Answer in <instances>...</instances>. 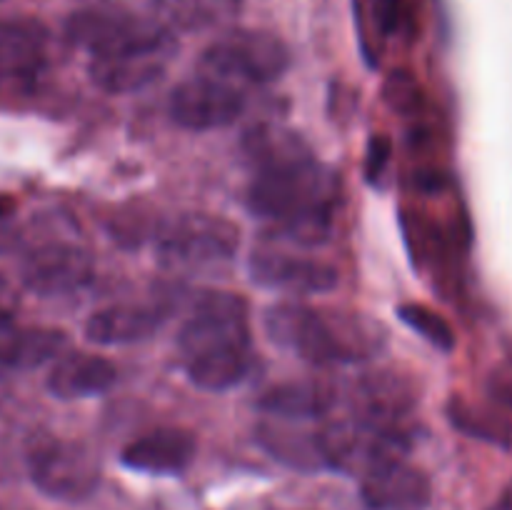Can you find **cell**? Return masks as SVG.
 I'll return each mask as SVG.
<instances>
[{
	"label": "cell",
	"mask_w": 512,
	"mask_h": 510,
	"mask_svg": "<svg viewBox=\"0 0 512 510\" xmlns=\"http://www.w3.org/2000/svg\"><path fill=\"white\" fill-rule=\"evenodd\" d=\"M240 245L238 225L220 215L188 213L165 225L158 235V263L165 270L223 268L235 258Z\"/></svg>",
	"instance_id": "6"
},
{
	"label": "cell",
	"mask_w": 512,
	"mask_h": 510,
	"mask_svg": "<svg viewBox=\"0 0 512 510\" xmlns=\"http://www.w3.org/2000/svg\"><path fill=\"white\" fill-rule=\"evenodd\" d=\"M50 33L35 18L0 20V88H28L48 65Z\"/></svg>",
	"instance_id": "12"
},
{
	"label": "cell",
	"mask_w": 512,
	"mask_h": 510,
	"mask_svg": "<svg viewBox=\"0 0 512 510\" xmlns=\"http://www.w3.org/2000/svg\"><path fill=\"white\" fill-rule=\"evenodd\" d=\"M398 318L408 325L410 330L420 335L423 340H428L433 348L450 353L455 348V333L450 328L448 320L440 313H435L433 308L420 303H403L398 305Z\"/></svg>",
	"instance_id": "23"
},
{
	"label": "cell",
	"mask_w": 512,
	"mask_h": 510,
	"mask_svg": "<svg viewBox=\"0 0 512 510\" xmlns=\"http://www.w3.org/2000/svg\"><path fill=\"white\" fill-rule=\"evenodd\" d=\"M340 180L315 153L253 170L245 205L285 243L313 248L333 233Z\"/></svg>",
	"instance_id": "1"
},
{
	"label": "cell",
	"mask_w": 512,
	"mask_h": 510,
	"mask_svg": "<svg viewBox=\"0 0 512 510\" xmlns=\"http://www.w3.org/2000/svg\"><path fill=\"white\" fill-rule=\"evenodd\" d=\"M250 278L260 288L283 290V293H328L338 285V270L323 260L293 255L275 245L253 250L250 255Z\"/></svg>",
	"instance_id": "11"
},
{
	"label": "cell",
	"mask_w": 512,
	"mask_h": 510,
	"mask_svg": "<svg viewBox=\"0 0 512 510\" xmlns=\"http://www.w3.org/2000/svg\"><path fill=\"white\" fill-rule=\"evenodd\" d=\"M290 68V50L270 30L235 28L215 38L200 53V73L218 75L235 85H268Z\"/></svg>",
	"instance_id": "4"
},
{
	"label": "cell",
	"mask_w": 512,
	"mask_h": 510,
	"mask_svg": "<svg viewBox=\"0 0 512 510\" xmlns=\"http://www.w3.org/2000/svg\"><path fill=\"white\" fill-rule=\"evenodd\" d=\"M173 53L175 45H170V48H143L128 50V53L100 55V58H90L88 75L95 88L105 90V93H138V90L148 88L155 80L163 78Z\"/></svg>",
	"instance_id": "13"
},
{
	"label": "cell",
	"mask_w": 512,
	"mask_h": 510,
	"mask_svg": "<svg viewBox=\"0 0 512 510\" xmlns=\"http://www.w3.org/2000/svg\"><path fill=\"white\" fill-rule=\"evenodd\" d=\"M195 435L183 428H155L130 440L120 453V463L150 475H178L193 463Z\"/></svg>",
	"instance_id": "15"
},
{
	"label": "cell",
	"mask_w": 512,
	"mask_h": 510,
	"mask_svg": "<svg viewBox=\"0 0 512 510\" xmlns=\"http://www.w3.org/2000/svg\"><path fill=\"white\" fill-rule=\"evenodd\" d=\"M118 380V370L108 358L73 353L60 358L48 373V390L60 400L95 398L108 393Z\"/></svg>",
	"instance_id": "17"
},
{
	"label": "cell",
	"mask_w": 512,
	"mask_h": 510,
	"mask_svg": "<svg viewBox=\"0 0 512 510\" xmlns=\"http://www.w3.org/2000/svg\"><path fill=\"white\" fill-rule=\"evenodd\" d=\"M448 415L455 428L463 430L470 438L488 440V443L500 445V448H510L512 445V425L505 418H500L498 413H490V410L478 408V405L453 398L448 405Z\"/></svg>",
	"instance_id": "22"
},
{
	"label": "cell",
	"mask_w": 512,
	"mask_h": 510,
	"mask_svg": "<svg viewBox=\"0 0 512 510\" xmlns=\"http://www.w3.org/2000/svg\"><path fill=\"white\" fill-rule=\"evenodd\" d=\"M63 35L73 48L88 50L90 58L175 45V35L158 18H143L118 8L75 10L65 20Z\"/></svg>",
	"instance_id": "5"
},
{
	"label": "cell",
	"mask_w": 512,
	"mask_h": 510,
	"mask_svg": "<svg viewBox=\"0 0 512 510\" xmlns=\"http://www.w3.org/2000/svg\"><path fill=\"white\" fill-rule=\"evenodd\" d=\"M168 110L180 128L205 133L235 123L245 110V93L230 80L198 70L175 85Z\"/></svg>",
	"instance_id": "8"
},
{
	"label": "cell",
	"mask_w": 512,
	"mask_h": 510,
	"mask_svg": "<svg viewBox=\"0 0 512 510\" xmlns=\"http://www.w3.org/2000/svg\"><path fill=\"white\" fill-rule=\"evenodd\" d=\"M380 38L400 35L413 25V0H370Z\"/></svg>",
	"instance_id": "25"
},
{
	"label": "cell",
	"mask_w": 512,
	"mask_h": 510,
	"mask_svg": "<svg viewBox=\"0 0 512 510\" xmlns=\"http://www.w3.org/2000/svg\"><path fill=\"white\" fill-rule=\"evenodd\" d=\"M310 153L313 150L305 143L303 135L295 133L293 128H285V125L260 123L250 128L243 138V155L253 170L265 168V165L285 163V160L293 158H303V155Z\"/></svg>",
	"instance_id": "20"
},
{
	"label": "cell",
	"mask_w": 512,
	"mask_h": 510,
	"mask_svg": "<svg viewBox=\"0 0 512 510\" xmlns=\"http://www.w3.org/2000/svg\"><path fill=\"white\" fill-rule=\"evenodd\" d=\"M360 498L368 510H428L433 485L405 458H385L360 473Z\"/></svg>",
	"instance_id": "10"
},
{
	"label": "cell",
	"mask_w": 512,
	"mask_h": 510,
	"mask_svg": "<svg viewBox=\"0 0 512 510\" xmlns=\"http://www.w3.org/2000/svg\"><path fill=\"white\" fill-rule=\"evenodd\" d=\"M390 153H393V143L385 135H373L365 150V178L370 183H378L383 178L385 168L390 163Z\"/></svg>",
	"instance_id": "27"
},
{
	"label": "cell",
	"mask_w": 512,
	"mask_h": 510,
	"mask_svg": "<svg viewBox=\"0 0 512 510\" xmlns=\"http://www.w3.org/2000/svg\"><path fill=\"white\" fill-rule=\"evenodd\" d=\"M15 208V203L10 198H5V195H0V220L5 218V215L10 213V210Z\"/></svg>",
	"instance_id": "29"
},
{
	"label": "cell",
	"mask_w": 512,
	"mask_h": 510,
	"mask_svg": "<svg viewBox=\"0 0 512 510\" xmlns=\"http://www.w3.org/2000/svg\"><path fill=\"white\" fill-rule=\"evenodd\" d=\"M243 8V0H153L155 18L170 33L218 28L230 23Z\"/></svg>",
	"instance_id": "19"
},
{
	"label": "cell",
	"mask_w": 512,
	"mask_h": 510,
	"mask_svg": "<svg viewBox=\"0 0 512 510\" xmlns=\"http://www.w3.org/2000/svg\"><path fill=\"white\" fill-rule=\"evenodd\" d=\"M303 423L305 420H283L265 415L255 428V440L278 463L303 470V473H315V470L325 468L320 430H308Z\"/></svg>",
	"instance_id": "16"
},
{
	"label": "cell",
	"mask_w": 512,
	"mask_h": 510,
	"mask_svg": "<svg viewBox=\"0 0 512 510\" xmlns=\"http://www.w3.org/2000/svg\"><path fill=\"white\" fill-rule=\"evenodd\" d=\"M25 465L35 488L60 503H83L103 478L98 455L80 440H35L25 455Z\"/></svg>",
	"instance_id": "7"
},
{
	"label": "cell",
	"mask_w": 512,
	"mask_h": 510,
	"mask_svg": "<svg viewBox=\"0 0 512 510\" xmlns=\"http://www.w3.org/2000/svg\"><path fill=\"white\" fill-rule=\"evenodd\" d=\"M93 258L88 250L68 240H53L30 250L20 263V280L43 298L70 295L93 278Z\"/></svg>",
	"instance_id": "9"
},
{
	"label": "cell",
	"mask_w": 512,
	"mask_h": 510,
	"mask_svg": "<svg viewBox=\"0 0 512 510\" xmlns=\"http://www.w3.org/2000/svg\"><path fill=\"white\" fill-rule=\"evenodd\" d=\"M170 310L160 303H115L95 310L85 323V338L95 345L143 343L163 328Z\"/></svg>",
	"instance_id": "14"
},
{
	"label": "cell",
	"mask_w": 512,
	"mask_h": 510,
	"mask_svg": "<svg viewBox=\"0 0 512 510\" xmlns=\"http://www.w3.org/2000/svg\"><path fill=\"white\" fill-rule=\"evenodd\" d=\"M383 100L388 103V108L393 110V113L405 115V118L420 115V110H423L425 105L423 90H420L415 75H410L408 70H393V73L385 78Z\"/></svg>",
	"instance_id": "24"
},
{
	"label": "cell",
	"mask_w": 512,
	"mask_h": 510,
	"mask_svg": "<svg viewBox=\"0 0 512 510\" xmlns=\"http://www.w3.org/2000/svg\"><path fill=\"white\" fill-rule=\"evenodd\" d=\"M178 350L195 388L223 393L243 383L255 365L248 303L223 290L200 295L180 328Z\"/></svg>",
	"instance_id": "2"
},
{
	"label": "cell",
	"mask_w": 512,
	"mask_h": 510,
	"mask_svg": "<svg viewBox=\"0 0 512 510\" xmlns=\"http://www.w3.org/2000/svg\"><path fill=\"white\" fill-rule=\"evenodd\" d=\"M65 335L53 328H20L0 338V368L28 370L48 363L63 350Z\"/></svg>",
	"instance_id": "21"
},
{
	"label": "cell",
	"mask_w": 512,
	"mask_h": 510,
	"mask_svg": "<svg viewBox=\"0 0 512 510\" xmlns=\"http://www.w3.org/2000/svg\"><path fill=\"white\" fill-rule=\"evenodd\" d=\"M335 403V393L323 380H288L265 390L258 410L270 418L315 420L323 418Z\"/></svg>",
	"instance_id": "18"
},
{
	"label": "cell",
	"mask_w": 512,
	"mask_h": 510,
	"mask_svg": "<svg viewBox=\"0 0 512 510\" xmlns=\"http://www.w3.org/2000/svg\"><path fill=\"white\" fill-rule=\"evenodd\" d=\"M13 310H15V295L10 290V285L5 283V278L0 275V325L8 323L13 318Z\"/></svg>",
	"instance_id": "28"
},
{
	"label": "cell",
	"mask_w": 512,
	"mask_h": 510,
	"mask_svg": "<svg viewBox=\"0 0 512 510\" xmlns=\"http://www.w3.org/2000/svg\"><path fill=\"white\" fill-rule=\"evenodd\" d=\"M270 340L313 365L358 363L385 348L388 333L375 320L350 313H325L310 305L280 303L265 310Z\"/></svg>",
	"instance_id": "3"
},
{
	"label": "cell",
	"mask_w": 512,
	"mask_h": 510,
	"mask_svg": "<svg viewBox=\"0 0 512 510\" xmlns=\"http://www.w3.org/2000/svg\"><path fill=\"white\" fill-rule=\"evenodd\" d=\"M355 8V28H358V40L360 50H363V58L370 68L378 65V53H380V33L378 25L373 18V5L370 0H353Z\"/></svg>",
	"instance_id": "26"
}]
</instances>
